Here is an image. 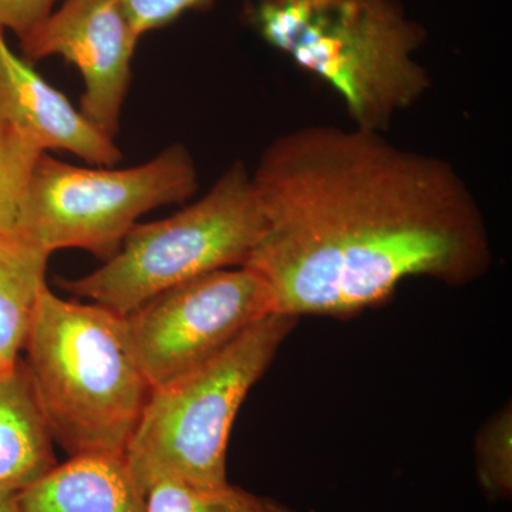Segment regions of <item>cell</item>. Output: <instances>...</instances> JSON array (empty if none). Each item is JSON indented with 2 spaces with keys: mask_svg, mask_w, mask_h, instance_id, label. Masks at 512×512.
<instances>
[{
  "mask_svg": "<svg viewBox=\"0 0 512 512\" xmlns=\"http://www.w3.org/2000/svg\"><path fill=\"white\" fill-rule=\"evenodd\" d=\"M264 232L244 268L272 313L352 318L409 278L463 286L491 264L483 211L456 168L383 133L311 124L251 173Z\"/></svg>",
  "mask_w": 512,
  "mask_h": 512,
  "instance_id": "cell-1",
  "label": "cell"
},
{
  "mask_svg": "<svg viewBox=\"0 0 512 512\" xmlns=\"http://www.w3.org/2000/svg\"><path fill=\"white\" fill-rule=\"evenodd\" d=\"M258 36L339 94L355 127L384 133L431 89L427 30L400 0H251Z\"/></svg>",
  "mask_w": 512,
  "mask_h": 512,
  "instance_id": "cell-2",
  "label": "cell"
},
{
  "mask_svg": "<svg viewBox=\"0 0 512 512\" xmlns=\"http://www.w3.org/2000/svg\"><path fill=\"white\" fill-rule=\"evenodd\" d=\"M23 350L53 441L69 457H126L153 387L123 316L47 285Z\"/></svg>",
  "mask_w": 512,
  "mask_h": 512,
  "instance_id": "cell-3",
  "label": "cell"
},
{
  "mask_svg": "<svg viewBox=\"0 0 512 512\" xmlns=\"http://www.w3.org/2000/svg\"><path fill=\"white\" fill-rule=\"evenodd\" d=\"M298 318L266 315L200 365L153 389L127 448L141 490L167 478L227 484V448L242 403L264 376Z\"/></svg>",
  "mask_w": 512,
  "mask_h": 512,
  "instance_id": "cell-4",
  "label": "cell"
},
{
  "mask_svg": "<svg viewBox=\"0 0 512 512\" xmlns=\"http://www.w3.org/2000/svg\"><path fill=\"white\" fill-rule=\"evenodd\" d=\"M262 232L251 173L235 161L200 200L164 220L137 224L100 268L62 286L126 316L175 285L244 265Z\"/></svg>",
  "mask_w": 512,
  "mask_h": 512,
  "instance_id": "cell-5",
  "label": "cell"
},
{
  "mask_svg": "<svg viewBox=\"0 0 512 512\" xmlns=\"http://www.w3.org/2000/svg\"><path fill=\"white\" fill-rule=\"evenodd\" d=\"M197 191V167L181 144L117 170L79 167L45 153L33 174L19 238L49 255L77 248L107 261L140 217L188 201Z\"/></svg>",
  "mask_w": 512,
  "mask_h": 512,
  "instance_id": "cell-6",
  "label": "cell"
},
{
  "mask_svg": "<svg viewBox=\"0 0 512 512\" xmlns=\"http://www.w3.org/2000/svg\"><path fill=\"white\" fill-rule=\"evenodd\" d=\"M271 313L264 281L238 266L175 285L123 318L134 355L156 389Z\"/></svg>",
  "mask_w": 512,
  "mask_h": 512,
  "instance_id": "cell-7",
  "label": "cell"
},
{
  "mask_svg": "<svg viewBox=\"0 0 512 512\" xmlns=\"http://www.w3.org/2000/svg\"><path fill=\"white\" fill-rule=\"evenodd\" d=\"M140 39L120 0H64L19 42L30 64L53 56L73 64L84 83L80 111L116 138Z\"/></svg>",
  "mask_w": 512,
  "mask_h": 512,
  "instance_id": "cell-8",
  "label": "cell"
},
{
  "mask_svg": "<svg viewBox=\"0 0 512 512\" xmlns=\"http://www.w3.org/2000/svg\"><path fill=\"white\" fill-rule=\"evenodd\" d=\"M0 121L32 141L43 153L67 151L87 164L114 167L121 151L114 138L74 109L62 92L16 55L0 30Z\"/></svg>",
  "mask_w": 512,
  "mask_h": 512,
  "instance_id": "cell-9",
  "label": "cell"
},
{
  "mask_svg": "<svg viewBox=\"0 0 512 512\" xmlns=\"http://www.w3.org/2000/svg\"><path fill=\"white\" fill-rule=\"evenodd\" d=\"M13 512H147L126 457H69L16 494Z\"/></svg>",
  "mask_w": 512,
  "mask_h": 512,
  "instance_id": "cell-10",
  "label": "cell"
},
{
  "mask_svg": "<svg viewBox=\"0 0 512 512\" xmlns=\"http://www.w3.org/2000/svg\"><path fill=\"white\" fill-rule=\"evenodd\" d=\"M55 441L20 357L0 367V495H16L56 466Z\"/></svg>",
  "mask_w": 512,
  "mask_h": 512,
  "instance_id": "cell-11",
  "label": "cell"
},
{
  "mask_svg": "<svg viewBox=\"0 0 512 512\" xmlns=\"http://www.w3.org/2000/svg\"><path fill=\"white\" fill-rule=\"evenodd\" d=\"M50 255L0 234V367L20 359L46 288Z\"/></svg>",
  "mask_w": 512,
  "mask_h": 512,
  "instance_id": "cell-12",
  "label": "cell"
},
{
  "mask_svg": "<svg viewBox=\"0 0 512 512\" xmlns=\"http://www.w3.org/2000/svg\"><path fill=\"white\" fill-rule=\"evenodd\" d=\"M147 512H293L286 505L229 483L200 487L161 480L147 485Z\"/></svg>",
  "mask_w": 512,
  "mask_h": 512,
  "instance_id": "cell-13",
  "label": "cell"
},
{
  "mask_svg": "<svg viewBox=\"0 0 512 512\" xmlns=\"http://www.w3.org/2000/svg\"><path fill=\"white\" fill-rule=\"evenodd\" d=\"M43 154L19 131L0 121V234L6 237L19 238L30 184Z\"/></svg>",
  "mask_w": 512,
  "mask_h": 512,
  "instance_id": "cell-14",
  "label": "cell"
},
{
  "mask_svg": "<svg viewBox=\"0 0 512 512\" xmlns=\"http://www.w3.org/2000/svg\"><path fill=\"white\" fill-rule=\"evenodd\" d=\"M477 470L485 493L505 498L512 490V412L505 406L478 431Z\"/></svg>",
  "mask_w": 512,
  "mask_h": 512,
  "instance_id": "cell-15",
  "label": "cell"
},
{
  "mask_svg": "<svg viewBox=\"0 0 512 512\" xmlns=\"http://www.w3.org/2000/svg\"><path fill=\"white\" fill-rule=\"evenodd\" d=\"M131 25L143 37L148 32L165 28L184 13L211 9L217 0H120Z\"/></svg>",
  "mask_w": 512,
  "mask_h": 512,
  "instance_id": "cell-16",
  "label": "cell"
},
{
  "mask_svg": "<svg viewBox=\"0 0 512 512\" xmlns=\"http://www.w3.org/2000/svg\"><path fill=\"white\" fill-rule=\"evenodd\" d=\"M56 0H0V30H12L19 40L50 15Z\"/></svg>",
  "mask_w": 512,
  "mask_h": 512,
  "instance_id": "cell-17",
  "label": "cell"
},
{
  "mask_svg": "<svg viewBox=\"0 0 512 512\" xmlns=\"http://www.w3.org/2000/svg\"><path fill=\"white\" fill-rule=\"evenodd\" d=\"M16 495H0V512H13Z\"/></svg>",
  "mask_w": 512,
  "mask_h": 512,
  "instance_id": "cell-18",
  "label": "cell"
}]
</instances>
